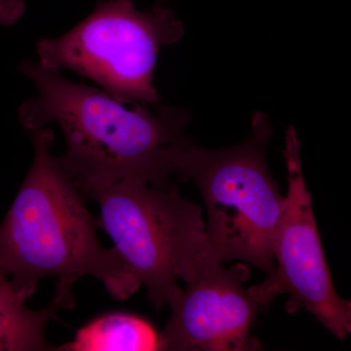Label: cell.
Here are the masks:
<instances>
[{"mask_svg": "<svg viewBox=\"0 0 351 351\" xmlns=\"http://www.w3.org/2000/svg\"><path fill=\"white\" fill-rule=\"evenodd\" d=\"M21 69L38 95L21 106L20 122L31 132L53 122L60 126L66 147L57 162L83 196L125 181L166 188L170 176L178 175L191 142L182 133L186 112L160 103L154 110L141 103L127 108L38 62L25 61Z\"/></svg>", "mask_w": 351, "mask_h": 351, "instance_id": "1", "label": "cell"}, {"mask_svg": "<svg viewBox=\"0 0 351 351\" xmlns=\"http://www.w3.org/2000/svg\"><path fill=\"white\" fill-rule=\"evenodd\" d=\"M34 156L0 226V274L32 295L44 277L77 281L90 276L115 299L141 287L114 248L101 246L83 195L57 162L52 129L32 130Z\"/></svg>", "mask_w": 351, "mask_h": 351, "instance_id": "2", "label": "cell"}, {"mask_svg": "<svg viewBox=\"0 0 351 351\" xmlns=\"http://www.w3.org/2000/svg\"><path fill=\"white\" fill-rule=\"evenodd\" d=\"M272 128L256 112L243 142L207 149L189 142L178 177L193 181L207 209L202 257L223 263L242 262L270 276L274 248L285 208V196L270 174L267 149Z\"/></svg>", "mask_w": 351, "mask_h": 351, "instance_id": "3", "label": "cell"}, {"mask_svg": "<svg viewBox=\"0 0 351 351\" xmlns=\"http://www.w3.org/2000/svg\"><path fill=\"white\" fill-rule=\"evenodd\" d=\"M100 206L98 225L157 307L181 294L202 257L205 223L201 207L174 184L156 188L125 181L89 195Z\"/></svg>", "mask_w": 351, "mask_h": 351, "instance_id": "4", "label": "cell"}, {"mask_svg": "<svg viewBox=\"0 0 351 351\" xmlns=\"http://www.w3.org/2000/svg\"><path fill=\"white\" fill-rule=\"evenodd\" d=\"M182 34L181 21L165 7L140 11L132 0H108L63 36L39 40L36 53L43 68L71 69L122 103L154 106L159 50Z\"/></svg>", "mask_w": 351, "mask_h": 351, "instance_id": "5", "label": "cell"}, {"mask_svg": "<svg viewBox=\"0 0 351 351\" xmlns=\"http://www.w3.org/2000/svg\"><path fill=\"white\" fill-rule=\"evenodd\" d=\"M284 158L288 193L274 242L276 270L265 280L248 289L267 307L276 297L289 295L288 313L308 311L337 338L351 331V302L341 299L332 284L307 191L301 163V142L294 127L286 133Z\"/></svg>", "mask_w": 351, "mask_h": 351, "instance_id": "6", "label": "cell"}, {"mask_svg": "<svg viewBox=\"0 0 351 351\" xmlns=\"http://www.w3.org/2000/svg\"><path fill=\"white\" fill-rule=\"evenodd\" d=\"M250 267L239 262L230 269L201 258L186 289L172 304L161 332L163 350L248 351L262 348L251 337L256 316L265 308L243 284Z\"/></svg>", "mask_w": 351, "mask_h": 351, "instance_id": "7", "label": "cell"}, {"mask_svg": "<svg viewBox=\"0 0 351 351\" xmlns=\"http://www.w3.org/2000/svg\"><path fill=\"white\" fill-rule=\"evenodd\" d=\"M75 284V281L58 279L56 293L50 304L32 311L25 306L31 295L0 274V350H56L45 338V327L62 308L73 306Z\"/></svg>", "mask_w": 351, "mask_h": 351, "instance_id": "8", "label": "cell"}, {"mask_svg": "<svg viewBox=\"0 0 351 351\" xmlns=\"http://www.w3.org/2000/svg\"><path fill=\"white\" fill-rule=\"evenodd\" d=\"M58 351L163 350L161 332L149 321L128 313L101 314L75 332Z\"/></svg>", "mask_w": 351, "mask_h": 351, "instance_id": "9", "label": "cell"}, {"mask_svg": "<svg viewBox=\"0 0 351 351\" xmlns=\"http://www.w3.org/2000/svg\"><path fill=\"white\" fill-rule=\"evenodd\" d=\"M23 0H0V25L16 24L25 13Z\"/></svg>", "mask_w": 351, "mask_h": 351, "instance_id": "10", "label": "cell"}]
</instances>
